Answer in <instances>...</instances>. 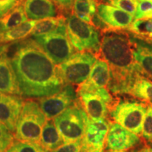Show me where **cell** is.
<instances>
[{
	"label": "cell",
	"mask_w": 152,
	"mask_h": 152,
	"mask_svg": "<svg viewBox=\"0 0 152 152\" xmlns=\"http://www.w3.org/2000/svg\"><path fill=\"white\" fill-rule=\"evenodd\" d=\"M97 56L109 66L111 79L106 88L115 94H128L140 75L134 60L129 31L111 29L104 32Z\"/></svg>",
	"instance_id": "2"
},
{
	"label": "cell",
	"mask_w": 152,
	"mask_h": 152,
	"mask_svg": "<svg viewBox=\"0 0 152 152\" xmlns=\"http://www.w3.org/2000/svg\"><path fill=\"white\" fill-rule=\"evenodd\" d=\"M106 149L125 151L140 143V139L118 123H111L106 139Z\"/></svg>",
	"instance_id": "13"
},
{
	"label": "cell",
	"mask_w": 152,
	"mask_h": 152,
	"mask_svg": "<svg viewBox=\"0 0 152 152\" xmlns=\"http://www.w3.org/2000/svg\"><path fill=\"white\" fill-rule=\"evenodd\" d=\"M77 97L88 118L92 121L106 119L110 111L109 106L94 93L77 90Z\"/></svg>",
	"instance_id": "14"
},
{
	"label": "cell",
	"mask_w": 152,
	"mask_h": 152,
	"mask_svg": "<svg viewBox=\"0 0 152 152\" xmlns=\"http://www.w3.org/2000/svg\"><path fill=\"white\" fill-rule=\"evenodd\" d=\"M129 33L139 71L142 75L152 80V40L144 39L130 31Z\"/></svg>",
	"instance_id": "11"
},
{
	"label": "cell",
	"mask_w": 152,
	"mask_h": 152,
	"mask_svg": "<svg viewBox=\"0 0 152 152\" xmlns=\"http://www.w3.org/2000/svg\"><path fill=\"white\" fill-rule=\"evenodd\" d=\"M134 18V20L152 18V1L145 0L139 1Z\"/></svg>",
	"instance_id": "29"
},
{
	"label": "cell",
	"mask_w": 152,
	"mask_h": 152,
	"mask_svg": "<svg viewBox=\"0 0 152 152\" xmlns=\"http://www.w3.org/2000/svg\"><path fill=\"white\" fill-rule=\"evenodd\" d=\"M88 116L79 99L53 120L64 143L80 141L84 137Z\"/></svg>",
	"instance_id": "5"
},
{
	"label": "cell",
	"mask_w": 152,
	"mask_h": 152,
	"mask_svg": "<svg viewBox=\"0 0 152 152\" xmlns=\"http://www.w3.org/2000/svg\"><path fill=\"white\" fill-rule=\"evenodd\" d=\"M33 39L55 64L65 62L75 53L67 34L53 33Z\"/></svg>",
	"instance_id": "8"
},
{
	"label": "cell",
	"mask_w": 152,
	"mask_h": 152,
	"mask_svg": "<svg viewBox=\"0 0 152 152\" xmlns=\"http://www.w3.org/2000/svg\"><path fill=\"white\" fill-rule=\"evenodd\" d=\"M96 13L112 29H128L134 20L132 15L106 3L99 4Z\"/></svg>",
	"instance_id": "15"
},
{
	"label": "cell",
	"mask_w": 152,
	"mask_h": 152,
	"mask_svg": "<svg viewBox=\"0 0 152 152\" xmlns=\"http://www.w3.org/2000/svg\"><path fill=\"white\" fill-rule=\"evenodd\" d=\"M96 55L90 52L74 53L67 61L58 66L61 77L65 84L80 85L88 79Z\"/></svg>",
	"instance_id": "6"
},
{
	"label": "cell",
	"mask_w": 152,
	"mask_h": 152,
	"mask_svg": "<svg viewBox=\"0 0 152 152\" xmlns=\"http://www.w3.org/2000/svg\"><path fill=\"white\" fill-rule=\"evenodd\" d=\"M141 133L145 140L152 141V106H147Z\"/></svg>",
	"instance_id": "30"
},
{
	"label": "cell",
	"mask_w": 152,
	"mask_h": 152,
	"mask_svg": "<svg viewBox=\"0 0 152 152\" xmlns=\"http://www.w3.org/2000/svg\"><path fill=\"white\" fill-rule=\"evenodd\" d=\"M37 22L35 20H28L12 29L0 34V44L13 42L24 39L31 33Z\"/></svg>",
	"instance_id": "21"
},
{
	"label": "cell",
	"mask_w": 152,
	"mask_h": 152,
	"mask_svg": "<svg viewBox=\"0 0 152 152\" xmlns=\"http://www.w3.org/2000/svg\"><path fill=\"white\" fill-rule=\"evenodd\" d=\"M73 7L74 14L89 23L97 9L96 0H74Z\"/></svg>",
	"instance_id": "24"
},
{
	"label": "cell",
	"mask_w": 152,
	"mask_h": 152,
	"mask_svg": "<svg viewBox=\"0 0 152 152\" xmlns=\"http://www.w3.org/2000/svg\"><path fill=\"white\" fill-rule=\"evenodd\" d=\"M0 51H1V47H0Z\"/></svg>",
	"instance_id": "39"
},
{
	"label": "cell",
	"mask_w": 152,
	"mask_h": 152,
	"mask_svg": "<svg viewBox=\"0 0 152 152\" xmlns=\"http://www.w3.org/2000/svg\"><path fill=\"white\" fill-rule=\"evenodd\" d=\"M53 1L58 6V8L65 11L71 10L74 2V0H53Z\"/></svg>",
	"instance_id": "34"
},
{
	"label": "cell",
	"mask_w": 152,
	"mask_h": 152,
	"mask_svg": "<svg viewBox=\"0 0 152 152\" xmlns=\"http://www.w3.org/2000/svg\"><path fill=\"white\" fill-rule=\"evenodd\" d=\"M9 58L21 96L45 97L59 92L66 85L58 66L34 39L19 42Z\"/></svg>",
	"instance_id": "1"
},
{
	"label": "cell",
	"mask_w": 152,
	"mask_h": 152,
	"mask_svg": "<svg viewBox=\"0 0 152 152\" xmlns=\"http://www.w3.org/2000/svg\"><path fill=\"white\" fill-rule=\"evenodd\" d=\"M78 99L73 85L66 84L59 92L38 100L47 120H54Z\"/></svg>",
	"instance_id": "9"
},
{
	"label": "cell",
	"mask_w": 152,
	"mask_h": 152,
	"mask_svg": "<svg viewBox=\"0 0 152 152\" xmlns=\"http://www.w3.org/2000/svg\"><path fill=\"white\" fill-rule=\"evenodd\" d=\"M23 8L29 20H41L57 15L56 6L53 0H26Z\"/></svg>",
	"instance_id": "17"
},
{
	"label": "cell",
	"mask_w": 152,
	"mask_h": 152,
	"mask_svg": "<svg viewBox=\"0 0 152 152\" xmlns=\"http://www.w3.org/2000/svg\"><path fill=\"white\" fill-rule=\"evenodd\" d=\"M17 0H0V18L16 7Z\"/></svg>",
	"instance_id": "32"
},
{
	"label": "cell",
	"mask_w": 152,
	"mask_h": 152,
	"mask_svg": "<svg viewBox=\"0 0 152 152\" xmlns=\"http://www.w3.org/2000/svg\"><path fill=\"white\" fill-rule=\"evenodd\" d=\"M110 124L106 119H88L84 137L82 140L81 152L103 151Z\"/></svg>",
	"instance_id": "10"
},
{
	"label": "cell",
	"mask_w": 152,
	"mask_h": 152,
	"mask_svg": "<svg viewBox=\"0 0 152 152\" xmlns=\"http://www.w3.org/2000/svg\"><path fill=\"white\" fill-rule=\"evenodd\" d=\"M27 18L23 5L16 6L6 16L0 18V34L16 27L26 21Z\"/></svg>",
	"instance_id": "22"
},
{
	"label": "cell",
	"mask_w": 152,
	"mask_h": 152,
	"mask_svg": "<svg viewBox=\"0 0 152 152\" xmlns=\"http://www.w3.org/2000/svg\"><path fill=\"white\" fill-rule=\"evenodd\" d=\"M90 152H103V151H90Z\"/></svg>",
	"instance_id": "36"
},
{
	"label": "cell",
	"mask_w": 152,
	"mask_h": 152,
	"mask_svg": "<svg viewBox=\"0 0 152 152\" xmlns=\"http://www.w3.org/2000/svg\"><path fill=\"white\" fill-rule=\"evenodd\" d=\"M39 144L47 152H52L64 143L53 120H47L42 130Z\"/></svg>",
	"instance_id": "19"
},
{
	"label": "cell",
	"mask_w": 152,
	"mask_h": 152,
	"mask_svg": "<svg viewBox=\"0 0 152 152\" xmlns=\"http://www.w3.org/2000/svg\"><path fill=\"white\" fill-rule=\"evenodd\" d=\"M140 1H144V0H140ZM145 1H152V0H145Z\"/></svg>",
	"instance_id": "37"
},
{
	"label": "cell",
	"mask_w": 152,
	"mask_h": 152,
	"mask_svg": "<svg viewBox=\"0 0 152 152\" xmlns=\"http://www.w3.org/2000/svg\"><path fill=\"white\" fill-rule=\"evenodd\" d=\"M47 120L38 102L33 99L26 100L16 123L15 139L39 142L42 130Z\"/></svg>",
	"instance_id": "3"
},
{
	"label": "cell",
	"mask_w": 152,
	"mask_h": 152,
	"mask_svg": "<svg viewBox=\"0 0 152 152\" xmlns=\"http://www.w3.org/2000/svg\"><path fill=\"white\" fill-rule=\"evenodd\" d=\"M110 79L111 70L107 63L101 58L96 60L92 66L87 80L96 86L106 88Z\"/></svg>",
	"instance_id": "20"
},
{
	"label": "cell",
	"mask_w": 152,
	"mask_h": 152,
	"mask_svg": "<svg viewBox=\"0 0 152 152\" xmlns=\"http://www.w3.org/2000/svg\"><path fill=\"white\" fill-rule=\"evenodd\" d=\"M102 1H106V0H102Z\"/></svg>",
	"instance_id": "38"
},
{
	"label": "cell",
	"mask_w": 152,
	"mask_h": 152,
	"mask_svg": "<svg viewBox=\"0 0 152 152\" xmlns=\"http://www.w3.org/2000/svg\"><path fill=\"white\" fill-rule=\"evenodd\" d=\"M106 152H124L123 151H115V150H107Z\"/></svg>",
	"instance_id": "35"
},
{
	"label": "cell",
	"mask_w": 152,
	"mask_h": 152,
	"mask_svg": "<svg viewBox=\"0 0 152 152\" xmlns=\"http://www.w3.org/2000/svg\"><path fill=\"white\" fill-rule=\"evenodd\" d=\"M128 30L144 39L152 40V18L133 20Z\"/></svg>",
	"instance_id": "25"
},
{
	"label": "cell",
	"mask_w": 152,
	"mask_h": 152,
	"mask_svg": "<svg viewBox=\"0 0 152 152\" xmlns=\"http://www.w3.org/2000/svg\"><path fill=\"white\" fill-rule=\"evenodd\" d=\"M5 152H47L39 142L14 140Z\"/></svg>",
	"instance_id": "26"
},
{
	"label": "cell",
	"mask_w": 152,
	"mask_h": 152,
	"mask_svg": "<svg viewBox=\"0 0 152 152\" xmlns=\"http://www.w3.org/2000/svg\"><path fill=\"white\" fill-rule=\"evenodd\" d=\"M128 94L152 106V80L140 75Z\"/></svg>",
	"instance_id": "23"
},
{
	"label": "cell",
	"mask_w": 152,
	"mask_h": 152,
	"mask_svg": "<svg viewBox=\"0 0 152 152\" xmlns=\"http://www.w3.org/2000/svg\"><path fill=\"white\" fill-rule=\"evenodd\" d=\"M53 33L67 34L66 19L64 17L41 19L36 22L30 34L33 37H35Z\"/></svg>",
	"instance_id": "18"
},
{
	"label": "cell",
	"mask_w": 152,
	"mask_h": 152,
	"mask_svg": "<svg viewBox=\"0 0 152 152\" xmlns=\"http://www.w3.org/2000/svg\"><path fill=\"white\" fill-rule=\"evenodd\" d=\"M67 35L74 49L78 52H90L97 56L100 50L101 38L98 30L81 20L75 14L66 18Z\"/></svg>",
	"instance_id": "4"
},
{
	"label": "cell",
	"mask_w": 152,
	"mask_h": 152,
	"mask_svg": "<svg viewBox=\"0 0 152 152\" xmlns=\"http://www.w3.org/2000/svg\"><path fill=\"white\" fill-rule=\"evenodd\" d=\"M14 140L13 132L0 122V152H5Z\"/></svg>",
	"instance_id": "28"
},
{
	"label": "cell",
	"mask_w": 152,
	"mask_h": 152,
	"mask_svg": "<svg viewBox=\"0 0 152 152\" xmlns=\"http://www.w3.org/2000/svg\"><path fill=\"white\" fill-rule=\"evenodd\" d=\"M90 23L92 26H94L96 29L101 30L103 33L106 31V30L111 29V28H110L109 26L100 18V16H99L97 13H96V14L92 17Z\"/></svg>",
	"instance_id": "33"
},
{
	"label": "cell",
	"mask_w": 152,
	"mask_h": 152,
	"mask_svg": "<svg viewBox=\"0 0 152 152\" xmlns=\"http://www.w3.org/2000/svg\"><path fill=\"white\" fill-rule=\"evenodd\" d=\"M0 92L21 96L11 60L5 53L0 54Z\"/></svg>",
	"instance_id": "16"
},
{
	"label": "cell",
	"mask_w": 152,
	"mask_h": 152,
	"mask_svg": "<svg viewBox=\"0 0 152 152\" xmlns=\"http://www.w3.org/2000/svg\"><path fill=\"white\" fill-rule=\"evenodd\" d=\"M104 2L121 9L134 16L139 1L138 0H106Z\"/></svg>",
	"instance_id": "27"
},
{
	"label": "cell",
	"mask_w": 152,
	"mask_h": 152,
	"mask_svg": "<svg viewBox=\"0 0 152 152\" xmlns=\"http://www.w3.org/2000/svg\"><path fill=\"white\" fill-rule=\"evenodd\" d=\"M25 101L20 96L0 92V122L14 133Z\"/></svg>",
	"instance_id": "12"
},
{
	"label": "cell",
	"mask_w": 152,
	"mask_h": 152,
	"mask_svg": "<svg viewBox=\"0 0 152 152\" xmlns=\"http://www.w3.org/2000/svg\"><path fill=\"white\" fill-rule=\"evenodd\" d=\"M147 106L137 102L124 101L118 103L111 110L115 123L136 134L142 132Z\"/></svg>",
	"instance_id": "7"
},
{
	"label": "cell",
	"mask_w": 152,
	"mask_h": 152,
	"mask_svg": "<svg viewBox=\"0 0 152 152\" xmlns=\"http://www.w3.org/2000/svg\"><path fill=\"white\" fill-rule=\"evenodd\" d=\"M81 151L82 140H80V141L64 143L52 152H81Z\"/></svg>",
	"instance_id": "31"
}]
</instances>
